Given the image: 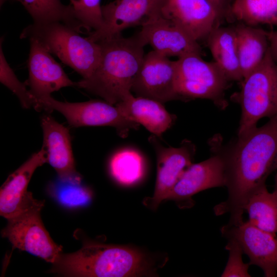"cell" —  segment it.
<instances>
[{"instance_id":"6","label":"cell","mask_w":277,"mask_h":277,"mask_svg":"<svg viewBox=\"0 0 277 277\" xmlns=\"http://www.w3.org/2000/svg\"><path fill=\"white\" fill-rule=\"evenodd\" d=\"M175 62L176 89L184 101L207 99L222 109L226 107L225 94L229 81L215 62L206 61L196 53L178 58Z\"/></svg>"},{"instance_id":"5","label":"cell","mask_w":277,"mask_h":277,"mask_svg":"<svg viewBox=\"0 0 277 277\" xmlns=\"http://www.w3.org/2000/svg\"><path fill=\"white\" fill-rule=\"evenodd\" d=\"M234 97L241 109L238 135L256 127L261 119L277 115V64L269 49L260 65L243 79Z\"/></svg>"},{"instance_id":"19","label":"cell","mask_w":277,"mask_h":277,"mask_svg":"<svg viewBox=\"0 0 277 277\" xmlns=\"http://www.w3.org/2000/svg\"><path fill=\"white\" fill-rule=\"evenodd\" d=\"M115 105L126 118L143 125L157 137L170 128L176 120L163 104L132 94Z\"/></svg>"},{"instance_id":"2","label":"cell","mask_w":277,"mask_h":277,"mask_svg":"<svg viewBox=\"0 0 277 277\" xmlns=\"http://www.w3.org/2000/svg\"><path fill=\"white\" fill-rule=\"evenodd\" d=\"M100 63L88 78L75 86L116 105L132 93L131 87L144 56L146 45L139 33L130 37L117 33L98 42Z\"/></svg>"},{"instance_id":"26","label":"cell","mask_w":277,"mask_h":277,"mask_svg":"<svg viewBox=\"0 0 277 277\" xmlns=\"http://www.w3.org/2000/svg\"><path fill=\"white\" fill-rule=\"evenodd\" d=\"M109 167L113 178L123 185L136 183L142 177L144 170L141 155L130 149L121 150L115 153L110 160Z\"/></svg>"},{"instance_id":"32","label":"cell","mask_w":277,"mask_h":277,"mask_svg":"<svg viewBox=\"0 0 277 277\" xmlns=\"http://www.w3.org/2000/svg\"><path fill=\"white\" fill-rule=\"evenodd\" d=\"M274 190L277 191V172H276L275 176V183H274Z\"/></svg>"},{"instance_id":"31","label":"cell","mask_w":277,"mask_h":277,"mask_svg":"<svg viewBox=\"0 0 277 277\" xmlns=\"http://www.w3.org/2000/svg\"><path fill=\"white\" fill-rule=\"evenodd\" d=\"M216 9L223 18L227 16L231 0H208Z\"/></svg>"},{"instance_id":"16","label":"cell","mask_w":277,"mask_h":277,"mask_svg":"<svg viewBox=\"0 0 277 277\" xmlns=\"http://www.w3.org/2000/svg\"><path fill=\"white\" fill-rule=\"evenodd\" d=\"M29 42L28 84L35 103L36 100L51 95L62 88L75 86V82L68 77L49 52L35 40Z\"/></svg>"},{"instance_id":"12","label":"cell","mask_w":277,"mask_h":277,"mask_svg":"<svg viewBox=\"0 0 277 277\" xmlns=\"http://www.w3.org/2000/svg\"><path fill=\"white\" fill-rule=\"evenodd\" d=\"M212 155L201 162L192 163L183 173L165 200L175 201L181 208L193 206L192 197L202 191L225 186L226 173L224 156L212 146Z\"/></svg>"},{"instance_id":"23","label":"cell","mask_w":277,"mask_h":277,"mask_svg":"<svg viewBox=\"0 0 277 277\" xmlns=\"http://www.w3.org/2000/svg\"><path fill=\"white\" fill-rule=\"evenodd\" d=\"M9 0H0L1 6ZM25 7L31 16L33 23H45L52 22H62L80 33L85 30L76 19L73 10L69 5H64L61 0H13Z\"/></svg>"},{"instance_id":"27","label":"cell","mask_w":277,"mask_h":277,"mask_svg":"<svg viewBox=\"0 0 277 277\" xmlns=\"http://www.w3.org/2000/svg\"><path fill=\"white\" fill-rule=\"evenodd\" d=\"M2 41L1 39L0 81L16 95L23 107L34 108L35 101L34 97L26 85L18 80L6 60L2 47Z\"/></svg>"},{"instance_id":"8","label":"cell","mask_w":277,"mask_h":277,"mask_svg":"<svg viewBox=\"0 0 277 277\" xmlns=\"http://www.w3.org/2000/svg\"><path fill=\"white\" fill-rule=\"evenodd\" d=\"M44 202L38 203L8 220L2 231L14 248L25 251L48 263L54 264L62 253V247L56 244L45 228L41 217Z\"/></svg>"},{"instance_id":"21","label":"cell","mask_w":277,"mask_h":277,"mask_svg":"<svg viewBox=\"0 0 277 277\" xmlns=\"http://www.w3.org/2000/svg\"><path fill=\"white\" fill-rule=\"evenodd\" d=\"M243 78L256 69L268 49L267 31L258 26L239 23L234 26Z\"/></svg>"},{"instance_id":"1","label":"cell","mask_w":277,"mask_h":277,"mask_svg":"<svg viewBox=\"0 0 277 277\" xmlns=\"http://www.w3.org/2000/svg\"><path fill=\"white\" fill-rule=\"evenodd\" d=\"M225 164L227 199L214 207L216 215L229 213L228 224L242 223L249 197L277 169V115L263 126L238 135L226 149H221Z\"/></svg>"},{"instance_id":"33","label":"cell","mask_w":277,"mask_h":277,"mask_svg":"<svg viewBox=\"0 0 277 277\" xmlns=\"http://www.w3.org/2000/svg\"><path fill=\"white\" fill-rule=\"evenodd\" d=\"M232 1V0H231V3Z\"/></svg>"},{"instance_id":"17","label":"cell","mask_w":277,"mask_h":277,"mask_svg":"<svg viewBox=\"0 0 277 277\" xmlns=\"http://www.w3.org/2000/svg\"><path fill=\"white\" fill-rule=\"evenodd\" d=\"M146 45L167 57L177 58L196 53L202 55L199 42L182 29L159 15L138 32Z\"/></svg>"},{"instance_id":"11","label":"cell","mask_w":277,"mask_h":277,"mask_svg":"<svg viewBox=\"0 0 277 277\" xmlns=\"http://www.w3.org/2000/svg\"><path fill=\"white\" fill-rule=\"evenodd\" d=\"M160 15L198 42L207 39L223 19L208 0H162Z\"/></svg>"},{"instance_id":"4","label":"cell","mask_w":277,"mask_h":277,"mask_svg":"<svg viewBox=\"0 0 277 277\" xmlns=\"http://www.w3.org/2000/svg\"><path fill=\"white\" fill-rule=\"evenodd\" d=\"M80 33L60 22L33 23L23 30L20 38L35 40L83 78H86L98 66L101 49L98 43L84 37Z\"/></svg>"},{"instance_id":"24","label":"cell","mask_w":277,"mask_h":277,"mask_svg":"<svg viewBox=\"0 0 277 277\" xmlns=\"http://www.w3.org/2000/svg\"><path fill=\"white\" fill-rule=\"evenodd\" d=\"M245 212L250 224L264 231L277 233V191H268L266 185L248 199Z\"/></svg>"},{"instance_id":"29","label":"cell","mask_w":277,"mask_h":277,"mask_svg":"<svg viewBox=\"0 0 277 277\" xmlns=\"http://www.w3.org/2000/svg\"><path fill=\"white\" fill-rule=\"evenodd\" d=\"M225 247L229 251V258L222 276H250L248 272L250 264H245L242 260L243 253L241 247L233 239H227Z\"/></svg>"},{"instance_id":"14","label":"cell","mask_w":277,"mask_h":277,"mask_svg":"<svg viewBox=\"0 0 277 277\" xmlns=\"http://www.w3.org/2000/svg\"><path fill=\"white\" fill-rule=\"evenodd\" d=\"M223 236L237 242L249 259L250 265L260 267L264 276L275 277L277 272V236L243 221L237 225L226 224L221 228Z\"/></svg>"},{"instance_id":"15","label":"cell","mask_w":277,"mask_h":277,"mask_svg":"<svg viewBox=\"0 0 277 277\" xmlns=\"http://www.w3.org/2000/svg\"><path fill=\"white\" fill-rule=\"evenodd\" d=\"M46 163V153L42 147L9 175L0 189L1 216L8 220L39 202L28 191L27 188L35 170Z\"/></svg>"},{"instance_id":"9","label":"cell","mask_w":277,"mask_h":277,"mask_svg":"<svg viewBox=\"0 0 277 277\" xmlns=\"http://www.w3.org/2000/svg\"><path fill=\"white\" fill-rule=\"evenodd\" d=\"M175 61L153 50L144 55L133 81L131 92L135 96L162 104L176 100L184 101L177 91Z\"/></svg>"},{"instance_id":"22","label":"cell","mask_w":277,"mask_h":277,"mask_svg":"<svg viewBox=\"0 0 277 277\" xmlns=\"http://www.w3.org/2000/svg\"><path fill=\"white\" fill-rule=\"evenodd\" d=\"M226 17L250 26H277V0H232Z\"/></svg>"},{"instance_id":"28","label":"cell","mask_w":277,"mask_h":277,"mask_svg":"<svg viewBox=\"0 0 277 277\" xmlns=\"http://www.w3.org/2000/svg\"><path fill=\"white\" fill-rule=\"evenodd\" d=\"M101 1L70 0L69 5L72 8L75 16L86 31L97 30L102 25Z\"/></svg>"},{"instance_id":"25","label":"cell","mask_w":277,"mask_h":277,"mask_svg":"<svg viewBox=\"0 0 277 277\" xmlns=\"http://www.w3.org/2000/svg\"><path fill=\"white\" fill-rule=\"evenodd\" d=\"M47 190L55 201L67 208L86 206L92 199L91 190L82 183L78 173L63 177L57 176L48 184Z\"/></svg>"},{"instance_id":"10","label":"cell","mask_w":277,"mask_h":277,"mask_svg":"<svg viewBox=\"0 0 277 277\" xmlns=\"http://www.w3.org/2000/svg\"><path fill=\"white\" fill-rule=\"evenodd\" d=\"M158 137L152 134L148 137L156 153L157 174L153 195L144 202L154 210L166 200L184 171L193 163L196 151L190 141L184 140L177 147H165Z\"/></svg>"},{"instance_id":"30","label":"cell","mask_w":277,"mask_h":277,"mask_svg":"<svg viewBox=\"0 0 277 277\" xmlns=\"http://www.w3.org/2000/svg\"><path fill=\"white\" fill-rule=\"evenodd\" d=\"M270 53L277 64V30L267 31Z\"/></svg>"},{"instance_id":"20","label":"cell","mask_w":277,"mask_h":277,"mask_svg":"<svg viewBox=\"0 0 277 277\" xmlns=\"http://www.w3.org/2000/svg\"><path fill=\"white\" fill-rule=\"evenodd\" d=\"M213 62L229 81L242 82L243 77L239 57L234 26L215 28L207 38Z\"/></svg>"},{"instance_id":"7","label":"cell","mask_w":277,"mask_h":277,"mask_svg":"<svg viewBox=\"0 0 277 277\" xmlns=\"http://www.w3.org/2000/svg\"><path fill=\"white\" fill-rule=\"evenodd\" d=\"M34 108L47 111L56 110L63 115L72 127H113L123 138L126 137L131 130H137L140 125L126 118L116 105L105 101L63 102L49 95L36 100Z\"/></svg>"},{"instance_id":"18","label":"cell","mask_w":277,"mask_h":277,"mask_svg":"<svg viewBox=\"0 0 277 277\" xmlns=\"http://www.w3.org/2000/svg\"><path fill=\"white\" fill-rule=\"evenodd\" d=\"M41 124L43 133L42 148L47 163L54 169L58 177L77 173L68 129L47 114L41 117Z\"/></svg>"},{"instance_id":"3","label":"cell","mask_w":277,"mask_h":277,"mask_svg":"<svg viewBox=\"0 0 277 277\" xmlns=\"http://www.w3.org/2000/svg\"><path fill=\"white\" fill-rule=\"evenodd\" d=\"M149 268L145 255L139 250L86 242L75 252L62 253L51 272L65 276H137L147 274Z\"/></svg>"},{"instance_id":"13","label":"cell","mask_w":277,"mask_h":277,"mask_svg":"<svg viewBox=\"0 0 277 277\" xmlns=\"http://www.w3.org/2000/svg\"><path fill=\"white\" fill-rule=\"evenodd\" d=\"M162 0H114L102 6L103 24L87 37L97 42L128 28L148 24L160 13Z\"/></svg>"}]
</instances>
